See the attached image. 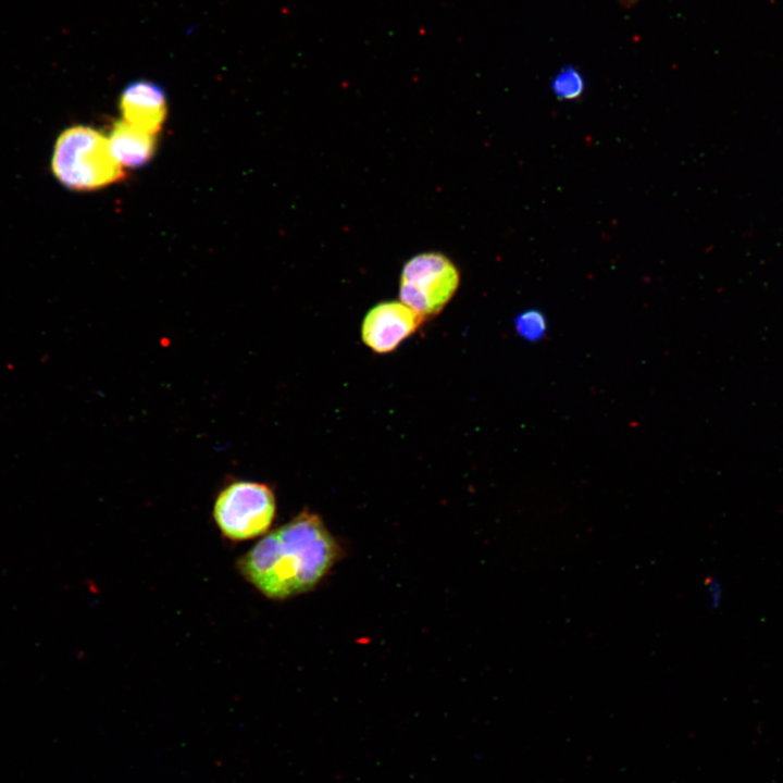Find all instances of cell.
<instances>
[{
	"label": "cell",
	"mask_w": 783,
	"mask_h": 783,
	"mask_svg": "<svg viewBox=\"0 0 783 783\" xmlns=\"http://www.w3.org/2000/svg\"><path fill=\"white\" fill-rule=\"evenodd\" d=\"M338 557L322 519L303 510L263 536L237 560V569L262 595L284 600L315 587Z\"/></svg>",
	"instance_id": "1"
},
{
	"label": "cell",
	"mask_w": 783,
	"mask_h": 783,
	"mask_svg": "<svg viewBox=\"0 0 783 783\" xmlns=\"http://www.w3.org/2000/svg\"><path fill=\"white\" fill-rule=\"evenodd\" d=\"M51 169L62 185L77 191L100 189L124 177L108 137L83 125L60 134L54 144Z\"/></svg>",
	"instance_id": "2"
},
{
	"label": "cell",
	"mask_w": 783,
	"mask_h": 783,
	"mask_svg": "<svg viewBox=\"0 0 783 783\" xmlns=\"http://www.w3.org/2000/svg\"><path fill=\"white\" fill-rule=\"evenodd\" d=\"M272 488L260 482L233 481L224 486L213 504V519L221 534L233 542L264 535L275 517Z\"/></svg>",
	"instance_id": "3"
},
{
	"label": "cell",
	"mask_w": 783,
	"mask_h": 783,
	"mask_svg": "<svg viewBox=\"0 0 783 783\" xmlns=\"http://www.w3.org/2000/svg\"><path fill=\"white\" fill-rule=\"evenodd\" d=\"M460 275L456 265L438 252L411 258L400 276V301L427 319L439 313L455 295Z\"/></svg>",
	"instance_id": "4"
},
{
	"label": "cell",
	"mask_w": 783,
	"mask_h": 783,
	"mask_svg": "<svg viewBox=\"0 0 783 783\" xmlns=\"http://www.w3.org/2000/svg\"><path fill=\"white\" fill-rule=\"evenodd\" d=\"M425 321L401 301H384L371 308L361 325L362 341L377 353L395 350Z\"/></svg>",
	"instance_id": "5"
},
{
	"label": "cell",
	"mask_w": 783,
	"mask_h": 783,
	"mask_svg": "<svg viewBox=\"0 0 783 783\" xmlns=\"http://www.w3.org/2000/svg\"><path fill=\"white\" fill-rule=\"evenodd\" d=\"M123 121L156 136L166 116V99L162 87L150 80H135L121 95Z\"/></svg>",
	"instance_id": "6"
},
{
	"label": "cell",
	"mask_w": 783,
	"mask_h": 783,
	"mask_svg": "<svg viewBox=\"0 0 783 783\" xmlns=\"http://www.w3.org/2000/svg\"><path fill=\"white\" fill-rule=\"evenodd\" d=\"M108 139L111 152L121 166L144 165L154 153L156 136L123 120L114 124Z\"/></svg>",
	"instance_id": "7"
},
{
	"label": "cell",
	"mask_w": 783,
	"mask_h": 783,
	"mask_svg": "<svg viewBox=\"0 0 783 783\" xmlns=\"http://www.w3.org/2000/svg\"><path fill=\"white\" fill-rule=\"evenodd\" d=\"M550 87L558 99L575 100L584 94L585 79L580 70L568 64L552 77Z\"/></svg>",
	"instance_id": "8"
},
{
	"label": "cell",
	"mask_w": 783,
	"mask_h": 783,
	"mask_svg": "<svg viewBox=\"0 0 783 783\" xmlns=\"http://www.w3.org/2000/svg\"><path fill=\"white\" fill-rule=\"evenodd\" d=\"M547 320L543 312L530 309L514 319V330L522 339L537 341L547 333Z\"/></svg>",
	"instance_id": "9"
}]
</instances>
